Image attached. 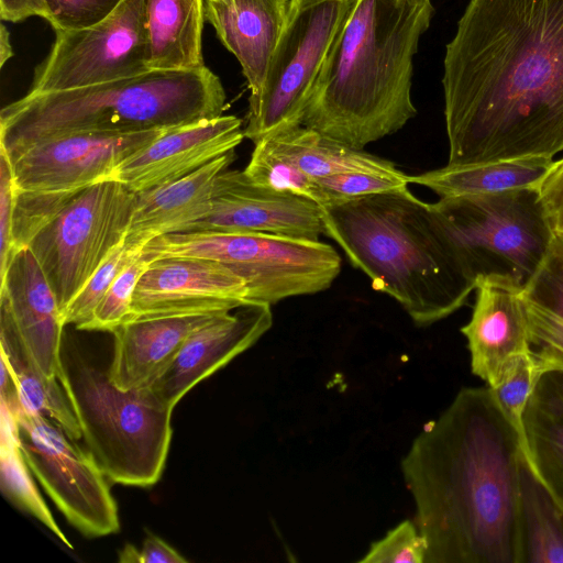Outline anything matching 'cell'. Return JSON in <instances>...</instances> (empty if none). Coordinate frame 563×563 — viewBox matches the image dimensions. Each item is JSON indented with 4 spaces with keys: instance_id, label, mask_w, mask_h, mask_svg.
Here are the masks:
<instances>
[{
    "instance_id": "cell-39",
    "label": "cell",
    "mask_w": 563,
    "mask_h": 563,
    "mask_svg": "<svg viewBox=\"0 0 563 563\" xmlns=\"http://www.w3.org/2000/svg\"><path fill=\"white\" fill-rule=\"evenodd\" d=\"M532 347L563 367V320L525 300Z\"/></svg>"
},
{
    "instance_id": "cell-31",
    "label": "cell",
    "mask_w": 563,
    "mask_h": 563,
    "mask_svg": "<svg viewBox=\"0 0 563 563\" xmlns=\"http://www.w3.org/2000/svg\"><path fill=\"white\" fill-rule=\"evenodd\" d=\"M21 449L18 438L1 440L0 443V485L2 494L16 507L35 517L66 547L70 541L58 527L49 508L37 490Z\"/></svg>"
},
{
    "instance_id": "cell-19",
    "label": "cell",
    "mask_w": 563,
    "mask_h": 563,
    "mask_svg": "<svg viewBox=\"0 0 563 563\" xmlns=\"http://www.w3.org/2000/svg\"><path fill=\"white\" fill-rule=\"evenodd\" d=\"M522 288L507 276L476 280L472 317L461 332L467 340L473 374L489 387L517 357L533 351Z\"/></svg>"
},
{
    "instance_id": "cell-18",
    "label": "cell",
    "mask_w": 563,
    "mask_h": 563,
    "mask_svg": "<svg viewBox=\"0 0 563 563\" xmlns=\"http://www.w3.org/2000/svg\"><path fill=\"white\" fill-rule=\"evenodd\" d=\"M242 121L220 115L165 131L120 163L107 180L141 192L179 179L234 151L244 139Z\"/></svg>"
},
{
    "instance_id": "cell-17",
    "label": "cell",
    "mask_w": 563,
    "mask_h": 563,
    "mask_svg": "<svg viewBox=\"0 0 563 563\" xmlns=\"http://www.w3.org/2000/svg\"><path fill=\"white\" fill-rule=\"evenodd\" d=\"M273 323L271 305L252 301L218 316L194 331L162 374L147 387L163 406L174 409L199 382L251 347Z\"/></svg>"
},
{
    "instance_id": "cell-45",
    "label": "cell",
    "mask_w": 563,
    "mask_h": 563,
    "mask_svg": "<svg viewBox=\"0 0 563 563\" xmlns=\"http://www.w3.org/2000/svg\"><path fill=\"white\" fill-rule=\"evenodd\" d=\"M121 563H141L140 550L134 545L126 544L119 554Z\"/></svg>"
},
{
    "instance_id": "cell-12",
    "label": "cell",
    "mask_w": 563,
    "mask_h": 563,
    "mask_svg": "<svg viewBox=\"0 0 563 563\" xmlns=\"http://www.w3.org/2000/svg\"><path fill=\"white\" fill-rule=\"evenodd\" d=\"M143 0H122L99 22L55 31L54 43L35 68L29 92L93 86L148 71Z\"/></svg>"
},
{
    "instance_id": "cell-28",
    "label": "cell",
    "mask_w": 563,
    "mask_h": 563,
    "mask_svg": "<svg viewBox=\"0 0 563 563\" xmlns=\"http://www.w3.org/2000/svg\"><path fill=\"white\" fill-rule=\"evenodd\" d=\"M520 510L522 563H563V511L526 464Z\"/></svg>"
},
{
    "instance_id": "cell-27",
    "label": "cell",
    "mask_w": 563,
    "mask_h": 563,
    "mask_svg": "<svg viewBox=\"0 0 563 563\" xmlns=\"http://www.w3.org/2000/svg\"><path fill=\"white\" fill-rule=\"evenodd\" d=\"M0 355L9 364L15 385V398L4 399L29 415L55 422L71 440L82 439L75 411L59 378L47 377L36 369L12 335L0 332Z\"/></svg>"
},
{
    "instance_id": "cell-13",
    "label": "cell",
    "mask_w": 563,
    "mask_h": 563,
    "mask_svg": "<svg viewBox=\"0 0 563 563\" xmlns=\"http://www.w3.org/2000/svg\"><path fill=\"white\" fill-rule=\"evenodd\" d=\"M165 131L81 132L35 142L7 154L14 187L67 191L107 180L120 163Z\"/></svg>"
},
{
    "instance_id": "cell-32",
    "label": "cell",
    "mask_w": 563,
    "mask_h": 563,
    "mask_svg": "<svg viewBox=\"0 0 563 563\" xmlns=\"http://www.w3.org/2000/svg\"><path fill=\"white\" fill-rule=\"evenodd\" d=\"M84 189V188H82ZM20 190L14 191L12 239L14 253L30 245L46 227L80 191Z\"/></svg>"
},
{
    "instance_id": "cell-4",
    "label": "cell",
    "mask_w": 563,
    "mask_h": 563,
    "mask_svg": "<svg viewBox=\"0 0 563 563\" xmlns=\"http://www.w3.org/2000/svg\"><path fill=\"white\" fill-rule=\"evenodd\" d=\"M323 230L374 289L394 298L418 325L440 321L475 290L429 203L409 188L320 207Z\"/></svg>"
},
{
    "instance_id": "cell-1",
    "label": "cell",
    "mask_w": 563,
    "mask_h": 563,
    "mask_svg": "<svg viewBox=\"0 0 563 563\" xmlns=\"http://www.w3.org/2000/svg\"><path fill=\"white\" fill-rule=\"evenodd\" d=\"M450 165L563 151V0H468L445 46Z\"/></svg>"
},
{
    "instance_id": "cell-3",
    "label": "cell",
    "mask_w": 563,
    "mask_h": 563,
    "mask_svg": "<svg viewBox=\"0 0 563 563\" xmlns=\"http://www.w3.org/2000/svg\"><path fill=\"white\" fill-rule=\"evenodd\" d=\"M431 0H355L311 87L302 125L363 150L417 114L413 57Z\"/></svg>"
},
{
    "instance_id": "cell-33",
    "label": "cell",
    "mask_w": 563,
    "mask_h": 563,
    "mask_svg": "<svg viewBox=\"0 0 563 563\" xmlns=\"http://www.w3.org/2000/svg\"><path fill=\"white\" fill-rule=\"evenodd\" d=\"M142 250L130 247L125 245L124 241L115 246L66 307L63 312L65 325L73 324L77 329L84 330L114 278L141 254Z\"/></svg>"
},
{
    "instance_id": "cell-29",
    "label": "cell",
    "mask_w": 563,
    "mask_h": 563,
    "mask_svg": "<svg viewBox=\"0 0 563 563\" xmlns=\"http://www.w3.org/2000/svg\"><path fill=\"white\" fill-rule=\"evenodd\" d=\"M561 366L533 349L517 357L494 386H488L499 409L516 432L519 448L529 471L539 479L530 453L525 427V412L541 376Z\"/></svg>"
},
{
    "instance_id": "cell-30",
    "label": "cell",
    "mask_w": 563,
    "mask_h": 563,
    "mask_svg": "<svg viewBox=\"0 0 563 563\" xmlns=\"http://www.w3.org/2000/svg\"><path fill=\"white\" fill-rule=\"evenodd\" d=\"M245 175L256 185L277 191L291 192L314 201L320 207L332 203V197L317 179L303 172L264 137L254 144Z\"/></svg>"
},
{
    "instance_id": "cell-23",
    "label": "cell",
    "mask_w": 563,
    "mask_h": 563,
    "mask_svg": "<svg viewBox=\"0 0 563 563\" xmlns=\"http://www.w3.org/2000/svg\"><path fill=\"white\" fill-rule=\"evenodd\" d=\"M150 70L205 67V0H143Z\"/></svg>"
},
{
    "instance_id": "cell-7",
    "label": "cell",
    "mask_w": 563,
    "mask_h": 563,
    "mask_svg": "<svg viewBox=\"0 0 563 563\" xmlns=\"http://www.w3.org/2000/svg\"><path fill=\"white\" fill-rule=\"evenodd\" d=\"M433 218L466 276L500 275L520 285L545 256L553 231L538 189L440 198Z\"/></svg>"
},
{
    "instance_id": "cell-41",
    "label": "cell",
    "mask_w": 563,
    "mask_h": 563,
    "mask_svg": "<svg viewBox=\"0 0 563 563\" xmlns=\"http://www.w3.org/2000/svg\"><path fill=\"white\" fill-rule=\"evenodd\" d=\"M537 189L553 233L563 236V157L554 162Z\"/></svg>"
},
{
    "instance_id": "cell-37",
    "label": "cell",
    "mask_w": 563,
    "mask_h": 563,
    "mask_svg": "<svg viewBox=\"0 0 563 563\" xmlns=\"http://www.w3.org/2000/svg\"><path fill=\"white\" fill-rule=\"evenodd\" d=\"M333 202L408 188V175L400 177L369 173H344L316 178ZM331 205V203H330Z\"/></svg>"
},
{
    "instance_id": "cell-20",
    "label": "cell",
    "mask_w": 563,
    "mask_h": 563,
    "mask_svg": "<svg viewBox=\"0 0 563 563\" xmlns=\"http://www.w3.org/2000/svg\"><path fill=\"white\" fill-rule=\"evenodd\" d=\"M222 313L140 316L126 320L112 332L114 347L107 369L109 379L124 390L150 386L184 341Z\"/></svg>"
},
{
    "instance_id": "cell-36",
    "label": "cell",
    "mask_w": 563,
    "mask_h": 563,
    "mask_svg": "<svg viewBox=\"0 0 563 563\" xmlns=\"http://www.w3.org/2000/svg\"><path fill=\"white\" fill-rule=\"evenodd\" d=\"M428 544L417 525L406 520L372 544L363 563H426Z\"/></svg>"
},
{
    "instance_id": "cell-8",
    "label": "cell",
    "mask_w": 563,
    "mask_h": 563,
    "mask_svg": "<svg viewBox=\"0 0 563 563\" xmlns=\"http://www.w3.org/2000/svg\"><path fill=\"white\" fill-rule=\"evenodd\" d=\"M151 261L188 256L219 262L243 278L247 299L276 303L331 287L341 272L335 249L319 240L263 232H179L151 240Z\"/></svg>"
},
{
    "instance_id": "cell-35",
    "label": "cell",
    "mask_w": 563,
    "mask_h": 563,
    "mask_svg": "<svg viewBox=\"0 0 563 563\" xmlns=\"http://www.w3.org/2000/svg\"><path fill=\"white\" fill-rule=\"evenodd\" d=\"M525 300L563 320V236L554 234L541 264L522 288Z\"/></svg>"
},
{
    "instance_id": "cell-34",
    "label": "cell",
    "mask_w": 563,
    "mask_h": 563,
    "mask_svg": "<svg viewBox=\"0 0 563 563\" xmlns=\"http://www.w3.org/2000/svg\"><path fill=\"white\" fill-rule=\"evenodd\" d=\"M142 252L114 278L84 330L113 332L132 317V298L136 285L151 264Z\"/></svg>"
},
{
    "instance_id": "cell-9",
    "label": "cell",
    "mask_w": 563,
    "mask_h": 563,
    "mask_svg": "<svg viewBox=\"0 0 563 563\" xmlns=\"http://www.w3.org/2000/svg\"><path fill=\"white\" fill-rule=\"evenodd\" d=\"M355 0H288L264 81L250 93L244 136L254 144L302 125L311 87Z\"/></svg>"
},
{
    "instance_id": "cell-47",
    "label": "cell",
    "mask_w": 563,
    "mask_h": 563,
    "mask_svg": "<svg viewBox=\"0 0 563 563\" xmlns=\"http://www.w3.org/2000/svg\"><path fill=\"white\" fill-rule=\"evenodd\" d=\"M409 1H423V0H409Z\"/></svg>"
},
{
    "instance_id": "cell-43",
    "label": "cell",
    "mask_w": 563,
    "mask_h": 563,
    "mask_svg": "<svg viewBox=\"0 0 563 563\" xmlns=\"http://www.w3.org/2000/svg\"><path fill=\"white\" fill-rule=\"evenodd\" d=\"M141 563H186L187 560L156 536H147L140 550Z\"/></svg>"
},
{
    "instance_id": "cell-42",
    "label": "cell",
    "mask_w": 563,
    "mask_h": 563,
    "mask_svg": "<svg viewBox=\"0 0 563 563\" xmlns=\"http://www.w3.org/2000/svg\"><path fill=\"white\" fill-rule=\"evenodd\" d=\"M31 16L47 21L48 9L45 0H0V18L7 22H20Z\"/></svg>"
},
{
    "instance_id": "cell-5",
    "label": "cell",
    "mask_w": 563,
    "mask_h": 563,
    "mask_svg": "<svg viewBox=\"0 0 563 563\" xmlns=\"http://www.w3.org/2000/svg\"><path fill=\"white\" fill-rule=\"evenodd\" d=\"M225 91L207 66L148 70L93 86L27 92L0 112V146L12 154L35 142L81 132L169 130L222 115Z\"/></svg>"
},
{
    "instance_id": "cell-2",
    "label": "cell",
    "mask_w": 563,
    "mask_h": 563,
    "mask_svg": "<svg viewBox=\"0 0 563 563\" xmlns=\"http://www.w3.org/2000/svg\"><path fill=\"white\" fill-rule=\"evenodd\" d=\"M515 430L490 389L462 388L401 462L427 563H522Z\"/></svg>"
},
{
    "instance_id": "cell-16",
    "label": "cell",
    "mask_w": 563,
    "mask_h": 563,
    "mask_svg": "<svg viewBox=\"0 0 563 563\" xmlns=\"http://www.w3.org/2000/svg\"><path fill=\"white\" fill-rule=\"evenodd\" d=\"M63 312L29 247L0 276V331L12 335L31 364L47 377L62 371Z\"/></svg>"
},
{
    "instance_id": "cell-6",
    "label": "cell",
    "mask_w": 563,
    "mask_h": 563,
    "mask_svg": "<svg viewBox=\"0 0 563 563\" xmlns=\"http://www.w3.org/2000/svg\"><path fill=\"white\" fill-rule=\"evenodd\" d=\"M58 378L87 450L106 476L121 485H154L169 451L173 409L158 402L147 388L117 387L107 371L64 341Z\"/></svg>"
},
{
    "instance_id": "cell-22",
    "label": "cell",
    "mask_w": 563,
    "mask_h": 563,
    "mask_svg": "<svg viewBox=\"0 0 563 563\" xmlns=\"http://www.w3.org/2000/svg\"><path fill=\"white\" fill-rule=\"evenodd\" d=\"M288 0H205L206 20L241 65L251 93L262 86Z\"/></svg>"
},
{
    "instance_id": "cell-44",
    "label": "cell",
    "mask_w": 563,
    "mask_h": 563,
    "mask_svg": "<svg viewBox=\"0 0 563 563\" xmlns=\"http://www.w3.org/2000/svg\"><path fill=\"white\" fill-rule=\"evenodd\" d=\"M13 56V49L10 42V33L4 24L0 25V67Z\"/></svg>"
},
{
    "instance_id": "cell-11",
    "label": "cell",
    "mask_w": 563,
    "mask_h": 563,
    "mask_svg": "<svg viewBox=\"0 0 563 563\" xmlns=\"http://www.w3.org/2000/svg\"><path fill=\"white\" fill-rule=\"evenodd\" d=\"M10 406L26 463L66 519L86 537L118 532V507L91 453L49 419Z\"/></svg>"
},
{
    "instance_id": "cell-46",
    "label": "cell",
    "mask_w": 563,
    "mask_h": 563,
    "mask_svg": "<svg viewBox=\"0 0 563 563\" xmlns=\"http://www.w3.org/2000/svg\"><path fill=\"white\" fill-rule=\"evenodd\" d=\"M210 1H218V2H222V3H227L228 0H210Z\"/></svg>"
},
{
    "instance_id": "cell-40",
    "label": "cell",
    "mask_w": 563,
    "mask_h": 563,
    "mask_svg": "<svg viewBox=\"0 0 563 563\" xmlns=\"http://www.w3.org/2000/svg\"><path fill=\"white\" fill-rule=\"evenodd\" d=\"M14 191L11 164L0 146V276L15 255L12 239Z\"/></svg>"
},
{
    "instance_id": "cell-24",
    "label": "cell",
    "mask_w": 563,
    "mask_h": 563,
    "mask_svg": "<svg viewBox=\"0 0 563 563\" xmlns=\"http://www.w3.org/2000/svg\"><path fill=\"white\" fill-rule=\"evenodd\" d=\"M553 158L529 157L450 165L408 175L409 184L429 188L440 198L538 188L554 165Z\"/></svg>"
},
{
    "instance_id": "cell-10",
    "label": "cell",
    "mask_w": 563,
    "mask_h": 563,
    "mask_svg": "<svg viewBox=\"0 0 563 563\" xmlns=\"http://www.w3.org/2000/svg\"><path fill=\"white\" fill-rule=\"evenodd\" d=\"M136 192L102 180L81 189L27 246L62 312L125 239Z\"/></svg>"
},
{
    "instance_id": "cell-26",
    "label": "cell",
    "mask_w": 563,
    "mask_h": 563,
    "mask_svg": "<svg viewBox=\"0 0 563 563\" xmlns=\"http://www.w3.org/2000/svg\"><path fill=\"white\" fill-rule=\"evenodd\" d=\"M268 139L276 148L313 178L344 173H369L390 177L405 175L388 159L343 144L303 125Z\"/></svg>"
},
{
    "instance_id": "cell-21",
    "label": "cell",
    "mask_w": 563,
    "mask_h": 563,
    "mask_svg": "<svg viewBox=\"0 0 563 563\" xmlns=\"http://www.w3.org/2000/svg\"><path fill=\"white\" fill-rule=\"evenodd\" d=\"M234 158L235 153L231 151L179 179L136 192L125 245L143 249L151 240L185 232L207 217L216 178Z\"/></svg>"
},
{
    "instance_id": "cell-14",
    "label": "cell",
    "mask_w": 563,
    "mask_h": 563,
    "mask_svg": "<svg viewBox=\"0 0 563 563\" xmlns=\"http://www.w3.org/2000/svg\"><path fill=\"white\" fill-rule=\"evenodd\" d=\"M185 232H263L318 241L324 230L314 201L258 186L244 170L227 168L216 178L210 212Z\"/></svg>"
},
{
    "instance_id": "cell-38",
    "label": "cell",
    "mask_w": 563,
    "mask_h": 563,
    "mask_svg": "<svg viewBox=\"0 0 563 563\" xmlns=\"http://www.w3.org/2000/svg\"><path fill=\"white\" fill-rule=\"evenodd\" d=\"M122 0H45L54 31L90 26L111 13Z\"/></svg>"
},
{
    "instance_id": "cell-15",
    "label": "cell",
    "mask_w": 563,
    "mask_h": 563,
    "mask_svg": "<svg viewBox=\"0 0 563 563\" xmlns=\"http://www.w3.org/2000/svg\"><path fill=\"white\" fill-rule=\"evenodd\" d=\"M247 294L245 280L219 262L155 258L136 285L131 318L231 311L249 301Z\"/></svg>"
},
{
    "instance_id": "cell-25",
    "label": "cell",
    "mask_w": 563,
    "mask_h": 563,
    "mask_svg": "<svg viewBox=\"0 0 563 563\" xmlns=\"http://www.w3.org/2000/svg\"><path fill=\"white\" fill-rule=\"evenodd\" d=\"M525 427L539 481L563 511V369L541 376L527 405Z\"/></svg>"
}]
</instances>
